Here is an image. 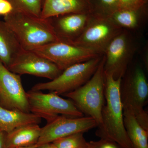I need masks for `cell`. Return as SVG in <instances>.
Segmentation results:
<instances>
[{
	"instance_id": "obj_1",
	"label": "cell",
	"mask_w": 148,
	"mask_h": 148,
	"mask_svg": "<svg viewBox=\"0 0 148 148\" xmlns=\"http://www.w3.org/2000/svg\"><path fill=\"white\" fill-rule=\"evenodd\" d=\"M121 79H115L112 75L105 72V101L101 114L102 123L95 134L100 138L113 140L124 148H132L124 124L120 93Z\"/></svg>"
},
{
	"instance_id": "obj_2",
	"label": "cell",
	"mask_w": 148,
	"mask_h": 148,
	"mask_svg": "<svg viewBox=\"0 0 148 148\" xmlns=\"http://www.w3.org/2000/svg\"><path fill=\"white\" fill-rule=\"evenodd\" d=\"M4 19L25 50L32 51L47 44L60 41L49 18L45 19L13 9L4 16Z\"/></svg>"
},
{
	"instance_id": "obj_3",
	"label": "cell",
	"mask_w": 148,
	"mask_h": 148,
	"mask_svg": "<svg viewBox=\"0 0 148 148\" xmlns=\"http://www.w3.org/2000/svg\"><path fill=\"white\" fill-rule=\"evenodd\" d=\"M120 93L123 110L131 111L138 123L148 131V114L144 109L148 96V84L140 64H131L122 77Z\"/></svg>"
},
{
	"instance_id": "obj_4",
	"label": "cell",
	"mask_w": 148,
	"mask_h": 148,
	"mask_svg": "<svg viewBox=\"0 0 148 148\" xmlns=\"http://www.w3.org/2000/svg\"><path fill=\"white\" fill-rule=\"evenodd\" d=\"M105 61L106 58L103 55L90 79L77 89L64 95L72 101L83 115L95 120L98 127L102 123L101 114L105 101Z\"/></svg>"
},
{
	"instance_id": "obj_5",
	"label": "cell",
	"mask_w": 148,
	"mask_h": 148,
	"mask_svg": "<svg viewBox=\"0 0 148 148\" xmlns=\"http://www.w3.org/2000/svg\"><path fill=\"white\" fill-rule=\"evenodd\" d=\"M102 56L74 64L64 70L59 75L48 82L35 84L31 90H48L64 95L77 89L87 82L98 68Z\"/></svg>"
},
{
	"instance_id": "obj_6",
	"label": "cell",
	"mask_w": 148,
	"mask_h": 148,
	"mask_svg": "<svg viewBox=\"0 0 148 148\" xmlns=\"http://www.w3.org/2000/svg\"><path fill=\"white\" fill-rule=\"evenodd\" d=\"M123 30L109 17L92 13L81 34L70 43L103 55L112 40Z\"/></svg>"
},
{
	"instance_id": "obj_7",
	"label": "cell",
	"mask_w": 148,
	"mask_h": 148,
	"mask_svg": "<svg viewBox=\"0 0 148 148\" xmlns=\"http://www.w3.org/2000/svg\"><path fill=\"white\" fill-rule=\"evenodd\" d=\"M27 96L30 112L44 119L47 123L60 115L73 117L84 116L72 101L61 98L55 92L45 93L31 90L27 92Z\"/></svg>"
},
{
	"instance_id": "obj_8",
	"label": "cell",
	"mask_w": 148,
	"mask_h": 148,
	"mask_svg": "<svg viewBox=\"0 0 148 148\" xmlns=\"http://www.w3.org/2000/svg\"><path fill=\"white\" fill-rule=\"evenodd\" d=\"M138 49L137 43L129 31L123 29L112 40L103 55L104 71L116 79L124 75Z\"/></svg>"
},
{
	"instance_id": "obj_9",
	"label": "cell",
	"mask_w": 148,
	"mask_h": 148,
	"mask_svg": "<svg viewBox=\"0 0 148 148\" xmlns=\"http://www.w3.org/2000/svg\"><path fill=\"white\" fill-rule=\"evenodd\" d=\"M32 51L53 62L62 71L74 64L102 56L87 49L61 41L47 44Z\"/></svg>"
},
{
	"instance_id": "obj_10",
	"label": "cell",
	"mask_w": 148,
	"mask_h": 148,
	"mask_svg": "<svg viewBox=\"0 0 148 148\" xmlns=\"http://www.w3.org/2000/svg\"><path fill=\"white\" fill-rule=\"evenodd\" d=\"M98 127L95 120L89 116L73 117L58 116L41 128L36 146L52 143L54 140L78 132H84Z\"/></svg>"
},
{
	"instance_id": "obj_11",
	"label": "cell",
	"mask_w": 148,
	"mask_h": 148,
	"mask_svg": "<svg viewBox=\"0 0 148 148\" xmlns=\"http://www.w3.org/2000/svg\"><path fill=\"white\" fill-rule=\"evenodd\" d=\"M0 106L8 110L31 113L20 75L10 71L0 61Z\"/></svg>"
},
{
	"instance_id": "obj_12",
	"label": "cell",
	"mask_w": 148,
	"mask_h": 148,
	"mask_svg": "<svg viewBox=\"0 0 148 148\" xmlns=\"http://www.w3.org/2000/svg\"><path fill=\"white\" fill-rule=\"evenodd\" d=\"M8 69L19 75L28 74L53 80L62 71L56 64L34 51L22 49Z\"/></svg>"
},
{
	"instance_id": "obj_13",
	"label": "cell",
	"mask_w": 148,
	"mask_h": 148,
	"mask_svg": "<svg viewBox=\"0 0 148 148\" xmlns=\"http://www.w3.org/2000/svg\"><path fill=\"white\" fill-rule=\"evenodd\" d=\"M91 14H69L49 19L60 41L71 43L81 34L87 26Z\"/></svg>"
},
{
	"instance_id": "obj_14",
	"label": "cell",
	"mask_w": 148,
	"mask_h": 148,
	"mask_svg": "<svg viewBox=\"0 0 148 148\" xmlns=\"http://www.w3.org/2000/svg\"><path fill=\"white\" fill-rule=\"evenodd\" d=\"M91 0H42L40 17L47 19L71 13H92Z\"/></svg>"
},
{
	"instance_id": "obj_15",
	"label": "cell",
	"mask_w": 148,
	"mask_h": 148,
	"mask_svg": "<svg viewBox=\"0 0 148 148\" xmlns=\"http://www.w3.org/2000/svg\"><path fill=\"white\" fill-rule=\"evenodd\" d=\"M23 49L10 27L0 20V61L7 68Z\"/></svg>"
},
{
	"instance_id": "obj_16",
	"label": "cell",
	"mask_w": 148,
	"mask_h": 148,
	"mask_svg": "<svg viewBox=\"0 0 148 148\" xmlns=\"http://www.w3.org/2000/svg\"><path fill=\"white\" fill-rule=\"evenodd\" d=\"M41 119L32 113L8 110L0 106V130L6 133L23 125L39 124Z\"/></svg>"
},
{
	"instance_id": "obj_17",
	"label": "cell",
	"mask_w": 148,
	"mask_h": 148,
	"mask_svg": "<svg viewBox=\"0 0 148 148\" xmlns=\"http://www.w3.org/2000/svg\"><path fill=\"white\" fill-rule=\"evenodd\" d=\"M38 124H32L17 127L6 133V148L29 147L36 145L40 134Z\"/></svg>"
},
{
	"instance_id": "obj_18",
	"label": "cell",
	"mask_w": 148,
	"mask_h": 148,
	"mask_svg": "<svg viewBox=\"0 0 148 148\" xmlns=\"http://www.w3.org/2000/svg\"><path fill=\"white\" fill-rule=\"evenodd\" d=\"M125 130L132 148H148V131L138 123L131 111L123 110Z\"/></svg>"
},
{
	"instance_id": "obj_19",
	"label": "cell",
	"mask_w": 148,
	"mask_h": 148,
	"mask_svg": "<svg viewBox=\"0 0 148 148\" xmlns=\"http://www.w3.org/2000/svg\"><path fill=\"white\" fill-rule=\"evenodd\" d=\"M121 8L113 13L110 19L123 29L134 31L140 29L145 23V16L141 10Z\"/></svg>"
},
{
	"instance_id": "obj_20",
	"label": "cell",
	"mask_w": 148,
	"mask_h": 148,
	"mask_svg": "<svg viewBox=\"0 0 148 148\" xmlns=\"http://www.w3.org/2000/svg\"><path fill=\"white\" fill-rule=\"evenodd\" d=\"M83 132H78L54 140L52 143L56 148H86L88 145Z\"/></svg>"
},
{
	"instance_id": "obj_21",
	"label": "cell",
	"mask_w": 148,
	"mask_h": 148,
	"mask_svg": "<svg viewBox=\"0 0 148 148\" xmlns=\"http://www.w3.org/2000/svg\"><path fill=\"white\" fill-rule=\"evenodd\" d=\"M13 9L40 17L42 0H6Z\"/></svg>"
},
{
	"instance_id": "obj_22",
	"label": "cell",
	"mask_w": 148,
	"mask_h": 148,
	"mask_svg": "<svg viewBox=\"0 0 148 148\" xmlns=\"http://www.w3.org/2000/svg\"><path fill=\"white\" fill-rule=\"evenodd\" d=\"M121 8L118 0H97L92 13L109 17L116 11Z\"/></svg>"
},
{
	"instance_id": "obj_23",
	"label": "cell",
	"mask_w": 148,
	"mask_h": 148,
	"mask_svg": "<svg viewBox=\"0 0 148 148\" xmlns=\"http://www.w3.org/2000/svg\"><path fill=\"white\" fill-rule=\"evenodd\" d=\"M91 148H124L113 140L106 138H101L96 141L88 142Z\"/></svg>"
},
{
	"instance_id": "obj_24",
	"label": "cell",
	"mask_w": 148,
	"mask_h": 148,
	"mask_svg": "<svg viewBox=\"0 0 148 148\" xmlns=\"http://www.w3.org/2000/svg\"><path fill=\"white\" fill-rule=\"evenodd\" d=\"M121 8L138 10L143 8L147 2L145 0H118Z\"/></svg>"
},
{
	"instance_id": "obj_25",
	"label": "cell",
	"mask_w": 148,
	"mask_h": 148,
	"mask_svg": "<svg viewBox=\"0 0 148 148\" xmlns=\"http://www.w3.org/2000/svg\"><path fill=\"white\" fill-rule=\"evenodd\" d=\"M13 10L11 5L6 0H0V14L5 16Z\"/></svg>"
},
{
	"instance_id": "obj_26",
	"label": "cell",
	"mask_w": 148,
	"mask_h": 148,
	"mask_svg": "<svg viewBox=\"0 0 148 148\" xmlns=\"http://www.w3.org/2000/svg\"><path fill=\"white\" fill-rule=\"evenodd\" d=\"M6 133L0 130V148H6L5 144Z\"/></svg>"
},
{
	"instance_id": "obj_27",
	"label": "cell",
	"mask_w": 148,
	"mask_h": 148,
	"mask_svg": "<svg viewBox=\"0 0 148 148\" xmlns=\"http://www.w3.org/2000/svg\"><path fill=\"white\" fill-rule=\"evenodd\" d=\"M36 148H56L53 143H47L37 146Z\"/></svg>"
},
{
	"instance_id": "obj_28",
	"label": "cell",
	"mask_w": 148,
	"mask_h": 148,
	"mask_svg": "<svg viewBox=\"0 0 148 148\" xmlns=\"http://www.w3.org/2000/svg\"><path fill=\"white\" fill-rule=\"evenodd\" d=\"M36 145H34L29 146V147H16L14 148H36Z\"/></svg>"
},
{
	"instance_id": "obj_29",
	"label": "cell",
	"mask_w": 148,
	"mask_h": 148,
	"mask_svg": "<svg viewBox=\"0 0 148 148\" xmlns=\"http://www.w3.org/2000/svg\"><path fill=\"white\" fill-rule=\"evenodd\" d=\"M86 148H91V147H90V146L89 145V143H88V147Z\"/></svg>"
},
{
	"instance_id": "obj_30",
	"label": "cell",
	"mask_w": 148,
	"mask_h": 148,
	"mask_svg": "<svg viewBox=\"0 0 148 148\" xmlns=\"http://www.w3.org/2000/svg\"><path fill=\"white\" fill-rule=\"evenodd\" d=\"M145 1H146V2H147V0H145Z\"/></svg>"
}]
</instances>
